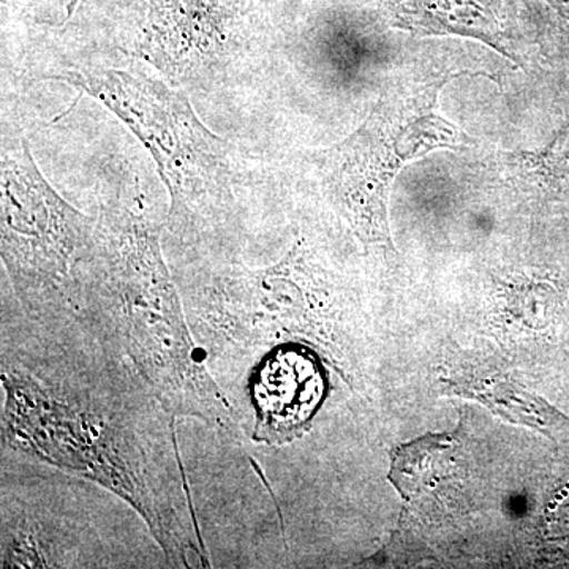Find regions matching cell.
Returning <instances> with one entry per match:
<instances>
[{
    "label": "cell",
    "mask_w": 569,
    "mask_h": 569,
    "mask_svg": "<svg viewBox=\"0 0 569 569\" xmlns=\"http://www.w3.org/2000/svg\"><path fill=\"white\" fill-rule=\"evenodd\" d=\"M2 261L21 312L80 317L97 250V219L44 181L28 142L2 156Z\"/></svg>",
    "instance_id": "obj_5"
},
{
    "label": "cell",
    "mask_w": 569,
    "mask_h": 569,
    "mask_svg": "<svg viewBox=\"0 0 569 569\" xmlns=\"http://www.w3.org/2000/svg\"><path fill=\"white\" fill-rule=\"evenodd\" d=\"M2 569L108 567L99 530L73 500H52L54 467L17 468L2 459Z\"/></svg>",
    "instance_id": "obj_7"
},
{
    "label": "cell",
    "mask_w": 569,
    "mask_h": 569,
    "mask_svg": "<svg viewBox=\"0 0 569 569\" xmlns=\"http://www.w3.org/2000/svg\"><path fill=\"white\" fill-rule=\"evenodd\" d=\"M482 71H432L392 81L366 121L321 156L326 192L366 249L396 254L389 230L392 183L411 160L432 151H462L473 140L438 110L440 93L456 78Z\"/></svg>",
    "instance_id": "obj_3"
},
{
    "label": "cell",
    "mask_w": 569,
    "mask_h": 569,
    "mask_svg": "<svg viewBox=\"0 0 569 569\" xmlns=\"http://www.w3.org/2000/svg\"><path fill=\"white\" fill-rule=\"evenodd\" d=\"M41 2H44V0H41ZM59 2H61L62 6L69 7L70 9V7L73 6V3L77 2V0H59Z\"/></svg>",
    "instance_id": "obj_12"
},
{
    "label": "cell",
    "mask_w": 569,
    "mask_h": 569,
    "mask_svg": "<svg viewBox=\"0 0 569 569\" xmlns=\"http://www.w3.org/2000/svg\"><path fill=\"white\" fill-rule=\"evenodd\" d=\"M331 302L328 279L302 242L269 268L231 264L209 272L187 298L190 328L213 355H249L288 335L328 342Z\"/></svg>",
    "instance_id": "obj_6"
},
{
    "label": "cell",
    "mask_w": 569,
    "mask_h": 569,
    "mask_svg": "<svg viewBox=\"0 0 569 569\" xmlns=\"http://www.w3.org/2000/svg\"><path fill=\"white\" fill-rule=\"evenodd\" d=\"M121 348L176 418L241 443V421L194 346L160 247V228L127 209L97 219V250L81 316Z\"/></svg>",
    "instance_id": "obj_2"
},
{
    "label": "cell",
    "mask_w": 569,
    "mask_h": 569,
    "mask_svg": "<svg viewBox=\"0 0 569 569\" xmlns=\"http://www.w3.org/2000/svg\"><path fill=\"white\" fill-rule=\"evenodd\" d=\"M247 3L249 0H146L142 50L153 61L179 70L208 61L234 36Z\"/></svg>",
    "instance_id": "obj_8"
},
{
    "label": "cell",
    "mask_w": 569,
    "mask_h": 569,
    "mask_svg": "<svg viewBox=\"0 0 569 569\" xmlns=\"http://www.w3.org/2000/svg\"><path fill=\"white\" fill-rule=\"evenodd\" d=\"M2 448L121 498L171 567H208L174 415L80 317L2 316Z\"/></svg>",
    "instance_id": "obj_1"
},
{
    "label": "cell",
    "mask_w": 569,
    "mask_h": 569,
    "mask_svg": "<svg viewBox=\"0 0 569 569\" xmlns=\"http://www.w3.org/2000/svg\"><path fill=\"white\" fill-rule=\"evenodd\" d=\"M522 0H380L392 28L419 37L456 36L481 41L518 62Z\"/></svg>",
    "instance_id": "obj_9"
},
{
    "label": "cell",
    "mask_w": 569,
    "mask_h": 569,
    "mask_svg": "<svg viewBox=\"0 0 569 569\" xmlns=\"http://www.w3.org/2000/svg\"><path fill=\"white\" fill-rule=\"evenodd\" d=\"M526 3L539 14V20L569 41V0H526Z\"/></svg>",
    "instance_id": "obj_11"
},
{
    "label": "cell",
    "mask_w": 569,
    "mask_h": 569,
    "mask_svg": "<svg viewBox=\"0 0 569 569\" xmlns=\"http://www.w3.org/2000/svg\"><path fill=\"white\" fill-rule=\"evenodd\" d=\"M52 78L102 102L148 148L170 193L168 230L193 239L219 223L231 201L228 146L206 129L186 96L123 70Z\"/></svg>",
    "instance_id": "obj_4"
},
{
    "label": "cell",
    "mask_w": 569,
    "mask_h": 569,
    "mask_svg": "<svg viewBox=\"0 0 569 569\" xmlns=\"http://www.w3.org/2000/svg\"><path fill=\"white\" fill-rule=\"evenodd\" d=\"M253 440L283 445L309 427L323 397L320 367L302 350H277L254 369Z\"/></svg>",
    "instance_id": "obj_10"
}]
</instances>
